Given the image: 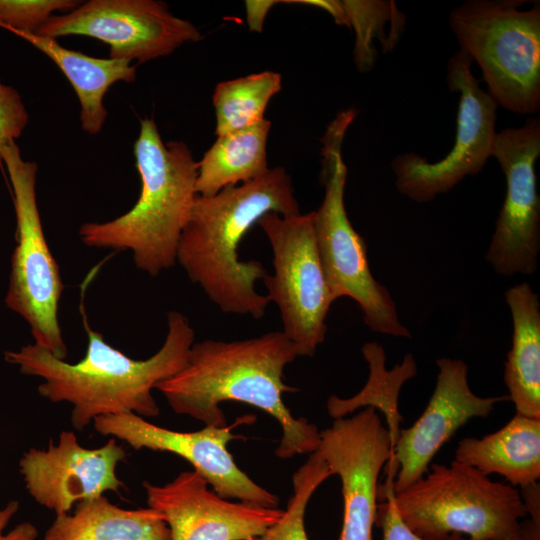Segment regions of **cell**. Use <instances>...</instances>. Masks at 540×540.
Returning a JSON list of instances; mask_svg holds the SVG:
<instances>
[{"label":"cell","mask_w":540,"mask_h":540,"mask_svg":"<svg viewBox=\"0 0 540 540\" xmlns=\"http://www.w3.org/2000/svg\"><path fill=\"white\" fill-rule=\"evenodd\" d=\"M296 357L293 344L282 331L234 341L206 339L193 343L185 366L155 389L175 413L205 426H227L220 407L225 401L265 411L282 429L275 454L289 459L315 452L320 441L317 426L305 417L295 418L283 402V393L295 390L284 383L283 376Z\"/></svg>","instance_id":"1"},{"label":"cell","mask_w":540,"mask_h":540,"mask_svg":"<svg viewBox=\"0 0 540 540\" xmlns=\"http://www.w3.org/2000/svg\"><path fill=\"white\" fill-rule=\"evenodd\" d=\"M83 323L87 350L75 364L56 358L35 343L5 351L4 359L18 366L22 374L43 379L38 386L41 396L54 403H70L71 423L78 431L99 416H158L160 410L152 390L185 366L195 336L188 318L170 311L163 345L145 360L133 359L108 344L89 326L84 314Z\"/></svg>","instance_id":"2"},{"label":"cell","mask_w":540,"mask_h":540,"mask_svg":"<svg viewBox=\"0 0 540 540\" xmlns=\"http://www.w3.org/2000/svg\"><path fill=\"white\" fill-rule=\"evenodd\" d=\"M300 214L292 181L283 167L252 181L198 196L182 230L176 262L222 312L260 319L270 303L256 290L268 274L257 260L242 261L239 246L268 213Z\"/></svg>","instance_id":"3"},{"label":"cell","mask_w":540,"mask_h":540,"mask_svg":"<svg viewBox=\"0 0 540 540\" xmlns=\"http://www.w3.org/2000/svg\"><path fill=\"white\" fill-rule=\"evenodd\" d=\"M134 156L141 179L135 205L114 220L84 223L79 236L89 247L132 251L136 267L154 277L176 263L197 197V162L183 141L164 144L151 118L140 121Z\"/></svg>","instance_id":"4"},{"label":"cell","mask_w":540,"mask_h":540,"mask_svg":"<svg viewBox=\"0 0 540 540\" xmlns=\"http://www.w3.org/2000/svg\"><path fill=\"white\" fill-rule=\"evenodd\" d=\"M357 114L354 108L341 110L321 138L320 181L324 197L319 208L313 211L316 245L336 300L343 296L352 298L372 331L410 338V331L399 320L390 292L372 275L366 243L352 226L345 208L347 167L342 145Z\"/></svg>","instance_id":"5"},{"label":"cell","mask_w":540,"mask_h":540,"mask_svg":"<svg viewBox=\"0 0 540 540\" xmlns=\"http://www.w3.org/2000/svg\"><path fill=\"white\" fill-rule=\"evenodd\" d=\"M429 469L395 493L398 513L416 535L426 540L452 534L466 535L467 540H507L519 532L528 513L518 488L455 460L430 464Z\"/></svg>","instance_id":"6"},{"label":"cell","mask_w":540,"mask_h":540,"mask_svg":"<svg viewBox=\"0 0 540 540\" xmlns=\"http://www.w3.org/2000/svg\"><path fill=\"white\" fill-rule=\"evenodd\" d=\"M523 0H467L448 24L461 51L481 69L498 106L524 115L540 109V4Z\"/></svg>","instance_id":"7"},{"label":"cell","mask_w":540,"mask_h":540,"mask_svg":"<svg viewBox=\"0 0 540 540\" xmlns=\"http://www.w3.org/2000/svg\"><path fill=\"white\" fill-rule=\"evenodd\" d=\"M14 194L17 244L11 256L4 302L30 326L35 344L65 360L67 348L58 321L64 288L44 232L36 200L37 164L25 161L15 141L0 148Z\"/></svg>","instance_id":"8"},{"label":"cell","mask_w":540,"mask_h":540,"mask_svg":"<svg viewBox=\"0 0 540 540\" xmlns=\"http://www.w3.org/2000/svg\"><path fill=\"white\" fill-rule=\"evenodd\" d=\"M257 224L273 253L274 273L263 279L266 296L277 305L282 332L297 356L312 357L325 339L326 318L336 301L319 257L313 211L291 216L271 212Z\"/></svg>","instance_id":"9"},{"label":"cell","mask_w":540,"mask_h":540,"mask_svg":"<svg viewBox=\"0 0 540 540\" xmlns=\"http://www.w3.org/2000/svg\"><path fill=\"white\" fill-rule=\"evenodd\" d=\"M472 63L461 50L447 62L448 89L460 94L456 137L450 151L431 163L411 152L391 162L397 190L415 202L427 203L447 193L466 176L478 174L492 157L498 105L475 78Z\"/></svg>","instance_id":"10"},{"label":"cell","mask_w":540,"mask_h":540,"mask_svg":"<svg viewBox=\"0 0 540 540\" xmlns=\"http://www.w3.org/2000/svg\"><path fill=\"white\" fill-rule=\"evenodd\" d=\"M492 156L506 178V195L486 253L494 271L505 277L537 270L540 252V197L535 166L540 156V119L497 132Z\"/></svg>","instance_id":"11"},{"label":"cell","mask_w":540,"mask_h":540,"mask_svg":"<svg viewBox=\"0 0 540 540\" xmlns=\"http://www.w3.org/2000/svg\"><path fill=\"white\" fill-rule=\"evenodd\" d=\"M38 36L82 35L110 46V58L144 63L167 56L201 39L190 21L173 15L155 0H90L62 15H52Z\"/></svg>","instance_id":"12"},{"label":"cell","mask_w":540,"mask_h":540,"mask_svg":"<svg viewBox=\"0 0 540 540\" xmlns=\"http://www.w3.org/2000/svg\"><path fill=\"white\" fill-rule=\"evenodd\" d=\"M340 478L343 521L339 540H372L378 506V478L391 457L390 436L377 411L361 409L334 419L320 431L317 450Z\"/></svg>","instance_id":"13"},{"label":"cell","mask_w":540,"mask_h":540,"mask_svg":"<svg viewBox=\"0 0 540 540\" xmlns=\"http://www.w3.org/2000/svg\"><path fill=\"white\" fill-rule=\"evenodd\" d=\"M93 425L101 435L125 441L134 449L146 448L182 457L225 499L268 508L279 506L276 494L257 484L235 463L227 444L237 436L229 426H205L182 432L154 425L134 413L99 416Z\"/></svg>","instance_id":"14"},{"label":"cell","mask_w":540,"mask_h":540,"mask_svg":"<svg viewBox=\"0 0 540 540\" xmlns=\"http://www.w3.org/2000/svg\"><path fill=\"white\" fill-rule=\"evenodd\" d=\"M122 445L111 438L103 446L83 447L71 431H62L58 444L30 448L19 461V471L30 496L55 515L70 513L74 503L118 492L124 483L116 468L126 458Z\"/></svg>","instance_id":"15"},{"label":"cell","mask_w":540,"mask_h":540,"mask_svg":"<svg viewBox=\"0 0 540 540\" xmlns=\"http://www.w3.org/2000/svg\"><path fill=\"white\" fill-rule=\"evenodd\" d=\"M148 507L158 510L170 540H250L264 533L283 510L231 502L209 489L196 471H183L164 485L144 482Z\"/></svg>","instance_id":"16"},{"label":"cell","mask_w":540,"mask_h":540,"mask_svg":"<svg viewBox=\"0 0 540 540\" xmlns=\"http://www.w3.org/2000/svg\"><path fill=\"white\" fill-rule=\"evenodd\" d=\"M439 372L431 398L421 416L401 429L393 450L395 493L419 480L432 459L469 420L490 415L495 404L508 395L480 397L468 384V366L461 359H437Z\"/></svg>","instance_id":"17"},{"label":"cell","mask_w":540,"mask_h":540,"mask_svg":"<svg viewBox=\"0 0 540 540\" xmlns=\"http://www.w3.org/2000/svg\"><path fill=\"white\" fill-rule=\"evenodd\" d=\"M455 461L485 475L499 474L518 489L538 483L540 419L516 413L494 433L482 438H463L456 448Z\"/></svg>","instance_id":"18"},{"label":"cell","mask_w":540,"mask_h":540,"mask_svg":"<svg viewBox=\"0 0 540 540\" xmlns=\"http://www.w3.org/2000/svg\"><path fill=\"white\" fill-rule=\"evenodd\" d=\"M513 335L504 366V382L516 413L540 419V301L526 283L505 292Z\"/></svg>","instance_id":"19"},{"label":"cell","mask_w":540,"mask_h":540,"mask_svg":"<svg viewBox=\"0 0 540 540\" xmlns=\"http://www.w3.org/2000/svg\"><path fill=\"white\" fill-rule=\"evenodd\" d=\"M43 540H170V529L156 509H123L101 495L56 515Z\"/></svg>","instance_id":"20"},{"label":"cell","mask_w":540,"mask_h":540,"mask_svg":"<svg viewBox=\"0 0 540 540\" xmlns=\"http://www.w3.org/2000/svg\"><path fill=\"white\" fill-rule=\"evenodd\" d=\"M22 38L48 56L64 73L73 86L80 105L82 128L89 134L101 131L107 110L103 97L117 81L133 82L136 66L130 61L113 58H95L61 46L56 39L38 35Z\"/></svg>","instance_id":"21"},{"label":"cell","mask_w":540,"mask_h":540,"mask_svg":"<svg viewBox=\"0 0 540 540\" xmlns=\"http://www.w3.org/2000/svg\"><path fill=\"white\" fill-rule=\"evenodd\" d=\"M271 129L267 119L224 135L197 162L196 193L209 197L226 187L236 186L265 175L266 144Z\"/></svg>","instance_id":"22"},{"label":"cell","mask_w":540,"mask_h":540,"mask_svg":"<svg viewBox=\"0 0 540 540\" xmlns=\"http://www.w3.org/2000/svg\"><path fill=\"white\" fill-rule=\"evenodd\" d=\"M361 352L369 367L366 384L352 397L330 396L326 403L327 412L333 419L347 417L366 407L378 409L383 413L391 443V457L386 464V478L394 479L396 472L393 468V450L403 420L398 407L399 395L404 383L417 374V365L413 355L408 353L401 363L387 370L385 351L376 342L365 343Z\"/></svg>","instance_id":"23"},{"label":"cell","mask_w":540,"mask_h":540,"mask_svg":"<svg viewBox=\"0 0 540 540\" xmlns=\"http://www.w3.org/2000/svg\"><path fill=\"white\" fill-rule=\"evenodd\" d=\"M281 90V75L263 71L217 84L213 93L216 136L252 126L264 119L270 99Z\"/></svg>","instance_id":"24"},{"label":"cell","mask_w":540,"mask_h":540,"mask_svg":"<svg viewBox=\"0 0 540 540\" xmlns=\"http://www.w3.org/2000/svg\"><path fill=\"white\" fill-rule=\"evenodd\" d=\"M349 27L355 31L354 62L360 72L370 71L377 58L374 40L384 52H391L401 36L386 30L387 24H405V15L394 1L343 0Z\"/></svg>","instance_id":"25"},{"label":"cell","mask_w":540,"mask_h":540,"mask_svg":"<svg viewBox=\"0 0 540 540\" xmlns=\"http://www.w3.org/2000/svg\"><path fill=\"white\" fill-rule=\"evenodd\" d=\"M333 476L322 455L315 451L292 477L293 494L281 518L264 533L250 540H309L305 529V512L317 488Z\"/></svg>","instance_id":"26"},{"label":"cell","mask_w":540,"mask_h":540,"mask_svg":"<svg viewBox=\"0 0 540 540\" xmlns=\"http://www.w3.org/2000/svg\"><path fill=\"white\" fill-rule=\"evenodd\" d=\"M77 6L73 0H0V25L21 37L35 35L54 11Z\"/></svg>","instance_id":"27"},{"label":"cell","mask_w":540,"mask_h":540,"mask_svg":"<svg viewBox=\"0 0 540 540\" xmlns=\"http://www.w3.org/2000/svg\"><path fill=\"white\" fill-rule=\"evenodd\" d=\"M376 525L382 529V540H426L416 535L402 520L395 505L394 487L378 489ZM444 540H467L452 534Z\"/></svg>","instance_id":"28"},{"label":"cell","mask_w":540,"mask_h":540,"mask_svg":"<svg viewBox=\"0 0 540 540\" xmlns=\"http://www.w3.org/2000/svg\"><path fill=\"white\" fill-rule=\"evenodd\" d=\"M28 123V113L19 93L0 81V148L15 141Z\"/></svg>","instance_id":"29"},{"label":"cell","mask_w":540,"mask_h":540,"mask_svg":"<svg viewBox=\"0 0 540 540\" xmlns=\"http://www.w3.org/2000/svg\"><path fill=\"white\" fill-rule=\"evenodd\" d=\"M19 509L18 501H10L4 508H0V540H36L38 529L31 522L25 521L16 525L7 533L4 532L10 520Z\"/></svg>","instance_id":"30"},{"label":"cell","mask_w":540,"mask_h":540,"mask_svg":"<svg viewBox=\"0 0 540 540\" xmlns=\"http://www.w3.org/2000/svg\"><path fill=\"white\" fill-rule=\"evenodd\" d=\"M247 1L248 23L251 30L260 31L265 13L270 7L272 1Z\"/></svg>","instance_id":"31"},{"label":"cell","mask_w":540,"mask_h":540,"mask_svg":"<svg viewBox=\"0 0 540 540\" xmlns=\"http://www.w3.org/2000/svg\"><path fill=\"white\" fill-rule=\"evenodd\" d=\"M507 540H540V519L527 516L522 520L519 532Z\"/></svg>","instance_id":"32"}]
</instances>
